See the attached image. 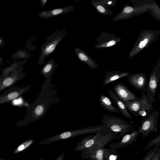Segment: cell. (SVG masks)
I'll return each mask as SVG.
<instances>
[{
	"instance_id": "83f0119b",
	"label": "cell",
	"mask_w": 160,
	"mask_h": 160,
	"mask_svg": "<svg viewBox=\"0 0 160 160\" xmlns=\"http://www.w3.org/2000/svg\"><path fill=\"white\" fill-rule=\"evenodd\" d=\"M41 6L42 7H44L45 4L47 3L48 0H41Z\"/></svg>"
},
{
	"instance_id": "7a4b0ae2",
	"label": "cell",
	"mask_w": 160,
	"mask_h": 160,
	"mask_svg": "<svg viewBox=\"0 0 160 160\" xmlns=\"http://www.w3.org/2000/svg\"><path fill=\"white\" fill-rule=\"evenodd\" d=\"M51 81H45L42 86L40 93L32 108V120H37L42 118L52 104H57L60 101L59 98L56 96L57 91L51 88Z\"/></svg>"
},
{
	"instance_id": "5b68a950",
	"label": "cell",
	"mask_w": 160,
	"mask_h": 160,
	"mask_svg": "<svg viewBox=\"0 0 160 160\" xmlns=\"http://www.w3.org/2000/svg\"><path fill=\"white\" fill-rule=\"evenodd\" d=\"M124 104L127 109L136 116L147 117L154 111L152 104L148 103L147 95L144 92H142L141 97L138 99L127 101Z\"/></svg>"
},
{
	"instance_id": "9a60e30c",
	"label": "cell",
	"mask_w": 160,
	"mask_h": 160,
	"mask_svg": "<svg viewBox=\"0 0 160 160\" xmlns=\"http://www.w3.org/2000/svg\"><path fill=\"white\" fill-rule=\"evenodd\" d=\"M74 51L78 59L81 62L86 64L91 68H98V63L83 50L78 48H76Z\"/></svg>"
},
{
	"instance_id": "ac0fdd59",
	"label": "cell",
	"mask_w": 160,
	"mask_h": 160,
	"mask_svg": "<svg viewBox=\"0 0 160 160\" xmlns=\"http://www.w3.org/2000/svg\"><path fill=\"white\" fill-rule=\"evenodd\" d=\"M109 94L111 98L117 105L118 109L123 117L126 118L132 119V117L128 112L124 104L112 90L108 91Z\"/></svg>"
},
{
	"instance_id": "7c38bea8",
	"label": "cell",
	"mask_w": 160,
	"mask_h": 160,
	"mask_svg": "<svg viewBox=\"0 0 160 160\" xmlns=\"http://www.w3.org/2000/svg\"><path fill=\"white\" fill-rule=\"evenodd\" d=\"M139 133L138 130H132L130 133L126 134L123 137L119 142L111 143L109 146L115 150L130 145L136 140Z\"/></svg>"
},
{
	"instance_id": "9c48e42d",
	"label": "cell",
	"mask_w": 160,
	"mask_h": 160,
	"mask_svg": "<svg viewBox=\"0 0 160 160\" xmlns=\"http://www.w3.org/2000/svg\"><path fill=\"white\" fill-rule=\"evenodd\" d=\"M121 40L120 37H116L113 34L102 32L97 38V42L94 48L97 49H105L116 45Z\"/></svg>"
},
{
	"instance_id": "f546056e",
	"label": "cell",
	"mask_w": 160,
	"mask_h": 160,
	"mask_svg": "<svg viewBox=\"0 0 160 160\" xmlns=\"http://www.w3.org/2000/svg\"><path fill=\"white\" fill-rule=\"evenodd\" d=\"M1 39H0V43H1Z\"/></svg>"
},
{
	"instance_id": "30bf717a",
	"label": "cell",
	"mask_w": 160,
	"mask_h": 160,
	"mask_svg": "<svg viewBox=\"0 0 160 160\" xmlns=\"http://www.w3.org/2000/svg\"><path fill=\"white\" fill-rule=\"evenodd\" d=\"M114 93L124 104L128 101L138 99L133 93L129 90L126 85L122 83L115 85L113 88Z\"/></svg>"
},
{
	"instance_id": "ffe728a7",
	"label": "cell",
	"mask_w": 160,
	"mask_h": 160,
	"mask_svg": "<svg viewBox=\"0 0 160 160\" xmlns=\"http://www.w3.org/2000/svg\"><path fill=\"white\" fill-rule=\"evenodd\" d=\"M99 102L101 106L107 111L112 112H118V111L113 106L109 98L106 95H101Z\"/></svg>"
},
{
	"instance_id": "f1b7e54d",
	"label": "cell",
	"mask_w": 160,
	"mask_h": 160,
	"mask_svg": "<svg viewBox=\"0 0 160 160\" xmlns=\"http://www.w3.org/2000/svg\"><path fill=\"white\" fill-rule=\"evenodd\" d=\"M0 160H4L3 159L0 158Z\"/></svg>"
},
{
	"instance_id": "6da1fadb",
	"label": "cell",
	"mask_w": 160,
	"mask_h": 160,
	"mask_svg": "<svg viewBox=\"0 0 160 160\" xmlns=\"http://www.w3.org/2000/svg\"><path fill=\"white\" fill-rule=\"evenodd\" d=\"M134 5L132 6L128 4L125 5L121 11L112 20L113 22L128 19L149 12L153 18L160 21V10L157 4L153 0H130Z\"/></svg>"
},
{
	"instance_id": "8fae6325",
	"label": "cell",
	"mask_w": 160,
	"mask_h": 160,
	"mask_svg": "<svg viewBox=\"0 0 160 160\" xmlns=\"http://www.w3.org/2000/svg\"><path fill=\"white\" fill-rule=\"evenodd\" d=\"M129 83L136 89L146 92L147 82L146 74L143 72L134 73L130 75L128 78Z\"/></svg>"
},
{
	"instance_id": "cb8c5ba5",
	"label": "cell",
	"mask_w": 160,
	"mask_h": 160,
	"mask_svg": "<svg viewBox=\"0 0 160 160\" xmlns=\"http://www.w3.org/2000/svg\"><path fill=\"white\" fill-rule=\"evenodd\" d=\"M105 5L108 7H114L116 5V0H102Z\"/></svg>"
},
{
	"instance_id": "277c9868",
	"label": "cell",
	"mask_w": 160,
	"mask_h": 160,
	"mask_svg": "<svg viewBox=\"0 0 160 160\" xmlns=\"http://www.w3.org/2000/svg\"><path fill=\"white\" fill-rule=\"evenodd\" d=\"M66 35L65 29H64L52 33L47 38L45 42L41 47L39 65L42 64L45 58L55 50L58 44Z\"/></svg>"
},
{
	"instance_id": "484cf974",
	"label": "cell",
	"mask_w": 160,
	"mask_h": 160,
	"mask_svg": "<svg viewBox=\"0 0 160 160\" xmlns=\"http://www.w3.org/2000/svg\"><path fill=\"white\" fill-rule=\"evenodd\" d=\"M13 82V80L12 78H8L3 81V84L6 87H8L10 86Z\"/></svg>"
},
{
	"instance_id": "44dd1931",
	"label": "cell",
	"mask_w": 160,
	"mask_h": 160,
	"mask_svg": "<svg viewBox=\"0 0 160 160\" xmlns=\"http://www.w3.org/2000/svg\"><path fill=\"white\" fill-rule=\"evenodd\" d=\"M159 145H156L149 150L145 156L141 160H160Z\"/></svg>"
},
{
	"instance_id": "3957f363",
	"label": "cell",
	"mask_w": 160,
	"mask_h": 160,
	"mask_svg": "<svg viewBox=\"0 0 160 160\" xmlns=\"http://www.w3.org/2000/svg\"><path fill=\"white\" fill-rule=\"evenodd\" d=\"M160 34V30H144L139 34L137 39L130 52L129 57L131 59L154 42Z\"/></svg>"
},
{
	"instance_id": "e0dca14e",
	"label": "cell",
	"mask_w": 160,
	"mask_h": 160,
	"mask_svg": "<svg viewBox=\"0 0 160 160\" xmlns=\"http://www.w3.org/2000/svg\"><path fill=\"white\" fill-rule=\"evenodd\" d=\"M129 75L130 73L128 72L116 71H107L103 81L104 85L106 87L109 83Z\"/></svg>"
},
{
	"instance_id": "5bb4252c",
	"label": "cell",
	"mask_w": 160,
	"mask_h": 160,
	"mask_svg": "<svg viewBox=\"0 0 160 160\" xmlns=\"http://www.w3.org/2000/svg\"><path fill=\"white\" fill-rule=\"evenodd\" d=\"M96 150V160H116L117 158L115 150L112 148H101Z\"/></svg>"
},
{
	"instance_id": "2e32d148",
	"label": "cell",
	"mask_w": 160,
	"mask_h": 160,
	"mask_svg": "<svg viewBox=\"0 0 160 160\" xmlns=\"http://www.w3.org/2000/svg\"><path fill=\"white\" fill-rule=\"evenodd\" d=\"M58 65L54 58L49 60L44 64L41 69V73L45 78V81H51L52 75Z\"/></svg>"
},
{
	"instance_id": "ba28073f",
	"label": "cell",
	"mask_w": 160,
	"mask_h": 160,
	"mask_svg": "<svg viewBox=\"0 0 160 160\" xmlns=\"http://www.w3.org/2000/svg\"><path fill=\"white\" fill-rule=\"evenodd\" d=\"M158 117V112L156 110L141 120V125L138 127V130L143 138L148 136L152 132H158L157 125Z\"/></svg>"
},
{
	"instance_id": "52a82bcc",
	"label": "cell",
	"mask_w": 160,
	"mask_h": 160,
	"mask_svg": "<svg viewBox=\"0 0 160 160\" xmlns=\"http://www.w3.org/2000/svg\"><path fill=\"white\" fill-rule=\"evenodd\" d=\"M160 79V62H158L152 71L149 78L146 91H147V100L151 104L155 101V96Z\"/></svg>"
},
{
	"instance_id": "8992f818",
	"label": "cell",
	"mask_w": 160,
	"mask_h": 160,
	"mask_svg": "<svg viewBox=\"0 0 160 160\" xmlns=\"http://www.w3.org/2000/svg\"><path fill=\"white\" fill-rule=\"evenodd\" d=\"M101 122L105 125L112 132L117 133L122 138L132 130L133 126L122 119L114 116L106 114L103 116Z\"/></svg>"
},
{
	"instance_id": "d4e9b609",
	"label": "cell",
	"mask_w": 160,
	"mask_h": 160,
	"mask_svg": "<svg viewBox=\"0 0 160 160\" xmlns=\"http://www.w3.org/2000/svg\"><path fill=\"white\" fill-rule=\"evenodd\" d=\"M19 94L16 92H13L9 93L7 96V98L9 100H12L18 97Z\"/></svg>"
},
{
	"instance_id": "4316f807",
	"label": "cell",
	"mask_w": 160,
	"mask_h": 160,
	"mask_svg": "<svg viewBox=\"0 0 160 160\" xmlns=\"http://www.w3.org/2000/svg\"><path fill=\"white\" fill-rule=\"evenodd\" d=\"M72 134L70 132H66L62 133L60 135V137L62 138H66L70 137Z\"/></svg>"
},
{
	"instance_id": "4fadbf2b",
	"label": "cell",
	"mask_w": 160,
	"mask_h": 160,
	"mask_svg": "<svg viewBox=\"0 0 160 160\" xmlns=\"http://www.w3.org/2000/svg\"><path fill=\"white\" fill-rule=\"evenodd\" d=\"M74 8V7L70 5L50 10L48 11H44L40 12L38 16L41 18L48 19L50 18L71 12Z\"/></svg>"
},
{
	"instance_id": "603a6c76",
	"label": "cell",
	"mask_w": 160,
	"mask_h": 160,
	"mask_svg": "<svg viewBox=\"0 0 160 160\" xmlns=\"http://www.w3.org/2000/svg\"><path fill=\"white\" fill-rule=\"evenodd\" d=\"M32 142V141L29 140L23 142L17 147L14 150L13 153L16 154L21 152L27 148L31 143Z\"/></svg>"
},
{
	"instance_id": "d6986e66",
	"label": "cell",
	"mask_w": 160,
	"mask_h": 160,
	"mask_svg": "<svg viewBox=\"0 0 160 160\" xmlns=\"http://www.w3.org/2000/svg\"><path fill=\"white\" fill-rule=\"evenodd\" d=\"M91 3L99 13L104 15H111L113 12L107 7L102 0H91Z\"/></svg>"
},
{
	"instance_id": "7402d4cb",
	"label": "cell",
	"mask_w": 160,
	"mask_h": 160,
	"mask_svg": "<svg viewBox=\"0 0 160 160\" xmlns=\"http://www.w3.org/2000/svg\"><path fill=\"white\" fill-rule=\"evenodd\" d=\"M154 145L160 146V136L157 135L156 137L153 139L149 140L147 146L145 148V149L146 150L149 148H151Z\"/></svg>"
}]
</instances>
